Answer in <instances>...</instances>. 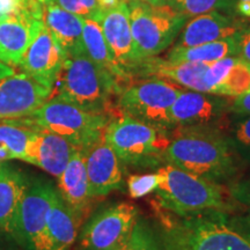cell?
Returning a JSON list of instances; mask_svg holds the SVG:
<instances>
[{
  "label": "cell",
  "instance_id": "6da1fadb",
  "mask_svg": "<svg viewBox=\"0 0 250 250\" xmlns=\"http://www.w3.org/2000/svg\"><path fill=\"white\" fill-rule=\"evenodd\" d=\"M177 217L162 225V250H250L249 230L224 212Z\"/></svg>",
  "mask_w": 250,
  "mask_h": 250
},
{
  "label": "cell",
  "instance_id": "7a4b0ae2",
  "mask_svg": "<svg viewBox=\"0 0 250 250\" xmlns=\"http://www.w3.org/2000/svg\"><path fill=\"white\" fill-rule=\"evenodd\" d=\"M165 164L214 183L229 179L236 169L230 143L206 129H183L171 137Z\"/></svg>",
  "mask_w": 250,
  "mask_h": 250
},
{
  "label": "cell",
  "instance_id": "3957f363",
  "mask_svg": "<svg viewBox=\"0 0 250 250\" xmlns=\"http://www.w3.org/2000/svg\"><path fill=\"white\" fill-rule=\"evenodd\" d=\"M122 89L123 87L110 73L86 54H80L65 58L52 94L86 111L110 116L114 109L112 99Z\"/></svg>",
  "mask_w": 250,
  "mask_h": 250
},
{
  "label": "cell",
  "instance_id": "277c9868",
  "mask_svg": "<svg viewBox=\"0 0 250 250\" xmlns=\"http://www.w3.org/2000/svg\"><path fill=\"white\" fill-rule=\"evenodd\" d=\"M156 176L154 193L159 205L175 215L224 212L226 208V198L219 183L201 179L169 164L158 167Z\"/></svg>",
  "mask_w": 250,
  "mask_h": 250
},
{
  "label": "cell",
  "instance_id": "5b68a950",
  "mask_svg": "<svg viewBox=\"0 0 250 250\" xmlns=\"http://www.w3.org/2000/svg\"><path fill=\"white\" fill-rule=\"evenodd\" d=\"M104 138L123 166L138 168L165 165V153L170 142L169 132L126 115L110 118Z\"/></svg>",
  "mask_w": 250,
  "mask_h": 250
},
{
  "label": "cell",
  "instance_id": "8992f818",
  "mask_svg": "<svg viewBox=\"0 0 250 250\" xmlns=\"http://www.w3.org/2000/svg\"><path fill=\"white\" fill-rule=\"evenodd\" d=\"M110 116L83 110L70 102L51 96L30 116L21 118L66 139L74 147L85 149L101 138Z\"/></svg>",
  "mask_w": 250,
  "mask_h": 250
},
{
  "label": "cell",
  "instance_id": "52a82bcc",
  "mask_svg": "<svg viewBox=\"0 0 250 250\" xmlns=\"http://www.w3.org/2000/svg\"><path fill=\"white\" fill-rule=\"evenodd\" d=\"M127 6L133 42L142 61L160 55L173 44L188 21L186 15L166 4L134 0Z\"/></svg>",
  "mask_w": 250,
  "mask_h": 250
},
{
  "label": "cell",
  "instance_id": "ba28073f",
  "mask_svg": "<svg viewBox=\"0 0 250 250\" xmlns=\"http://www.w3.org/2000/svg\"><path fill=\"white\" fill-rule=\"evenodd\" d=\"M182 88L170 81L159 78H146L130 83L118 94L116 108L143 123L164 131L173 129L170 109Z\"/></svg>",
  "mask_w": 250,
  "mask_h": 250
},
{
  "label": "cell",
  "instance_id": "9c48e42d",
  "mask_svg": "<svg viewBox=\"0 0 250 250\" xmlns=\"http://www.w3.org/2000/svg\"><path fill=\"white\" fill-rule=\"evenodd\" d=\"M57 188L49 181L29 183L12 224L11 237L22 250H48V219Z\"/></svg>",
  "mask_w": 250,
  "mask_h": 250
},
{
  "label": "cell",
  "instance_id": "30bf717a",
  "mask_svg": "<svg viewBox=\"0 0 250 250\" xmlns=\"http://www.w3.org/2000/svg\"><path fill=\"white\" fill-rule=\"evenodd\" d=\"M139 217L138 208L129 202L103 208L78 234V250H121Z\"/></svg>",
  "mask_w": 250,
  "mask_h": 250
},
{
  "label": "cell",
  "instance_id": "8fae6325",
  "mask_svg": "<svg viewBox=\"0 0 250 250\" xmlns=\"http://www.w3.org/2000/svg\"><path fill=\"white\" fill-rule=\"evenodd\" d=\"M227 112H230L229 98L182 89L170 109V122L173 129H208Z\"/></svg>",
  "mask_w": 250,
  "mask_h": 250
},
{
  "label": "cell",
  "instance_id": "7c38bea8",
  "mask_svg": "<svg viewBox=\"0 0 250 250\" xmlns=\"http://www.w3.org/2000/svg\"><path fill=\"white\" fill-rule=\"evenodd\" d=\"M52 96V89L41 85L24 72L0 79V121L30 116Z\"/></svg>",
  "mask_w": 250,
  "mask_h": 250
},
{
  "label": "cell",
  "instance_id": "4fadbf2b",
  "mask_svg": "<svg viewBox=\"0 0 250 250\" xmlns=\"http://www.w3.org/2000/svg\"><path fill=\"white\" fill-rule=\"evenodd\" d=\"M99 23L115 62L132 80L143 61L137 54L133 42L129 6L122 1L107 9L100 17Z\"/></svg>",
  "mask_w": 250,
  "mask_h": 250
},
{
  "label": "cell",
  "instance_id": "5bb4252c",
  "mask_svg": "<svg viewBox=\"0 0 250 250\" xmlns=\"http://www.w3.org/2000/svg\"><path fill=\"white\" fill-rule=\"evenodd\" d=\"M81 151L85 155L89 195L92 198L104 197L121 189L124 179V166L105 140L104 133L101 138Z\"/></svg>",
  "mask_w": 250,
  "mask_h": 250
},
{
  "label": "cell",
  "instance_id": "9a60e30c",
  "mask_svg": "<svg viewBox=\"0 0 250 250\" xmlns=\"http://www.w3.org/2000/svg\"><path fill=\"white\" fill-rule=\"evenodd\" d=\"M65 58L64 51L44 26L27 49L19 67L21 72L54 92Z\"/></svg>",
  "mask_w": 250,
  "mask_h": 250
},
{
  "label": "cell",
  "instance_id": "2e32d148",
  "mask_svg": "<svg viewBox=\"0 0 250 250\" xmlns=\"http://www.w3.org/2000/svg\"><path fill=\"white\" fill-rule=\"evenodd\" d=\"M247 22L234 14L213 11L188 19L174 46L189 48L235 36Z\"/></svg>",
  "mask_w": 250,
  "mask_h": 250
},
{
  "label": "cell",
  "instance_id": "e0dca14e",
  "mask_svg": "<svg viewBox=\"0 0 250 250\" xmlns=\"http://www.w3.org/2000/svg\"><path fill=\"white\" fill-rule=\"evenodd\" d=\"M34 129L35 131L28 149L26 162L42 168L52 176L59 177L77 147L58 134L37 126H34Z\"/></svg>",
  "mask_w": 250,
  "mask_h": 250
},
{
  "label": "cell",
  "instance_id": "ac0fdd59",
  "mask_svg": "<svg viewBox=\"0 0 250 250\" xmlns=\"http://www.w3.org/2000/svg\"><path fill=\"white\" fill-rule=\"evenodd\" d=\"M208 66V64L202 62H171L155 56L144 59L137 70L136 77L159 78L187 89L208 93L203 81Z\"/></svg>",
  "mask_w": 250,
  "mask_h": 250
},
{
  "label": "cell",
  "instance_id": "d6986e66",
  "mask_svg": "<svg viewBox=\"0 0 250 250\" xmlns=\"http://www.w3.org/2000/svg\"><path fill=\"white\" fill-rule=\"evenodd\" d=\"M57 180V190L62 201L81 220H83L93 198L89 195L85 155L81 149H74L67 166Z\"/></svg>",
  "mask_w": 250,
  "mask_h": 250
},
{
  "label": "cell",
  "instance_id": "ffe728a7",
  "mask_svg": "<svg viewBox=\"0 0 250 250\" xmlns=\"http://www.w3.org/2000/svg\"><path fill=\"white\" fill-rule=\"evenodd\" d=\"M43 22L65 56L85 54L83 43V19L65 11L51 0H42Z\"/></svg>",
  "mask_w": 250,
  "mask_h": 250
},
{
  "label": "cell",
  "instance_id": "44dd1931",
  "mask_svg": "<svg viewBox=\"0 0 250 250\" xmlns=\"http://www.w3.org/2000/svg\"><path fill=\"white\" fill-rule=\"evenodd\" d=\"M29 183L20 170L0 162V233L6 236L11 237L12 224Z\"/></svg>",
  "mask_w": 250,
  "mask_h": 250
},
{
  "label": "cell",
  "instance_id": "7402d4cb",
  "mask_svg": "<svg viewBox=\"0 0 250 250\" xmlns=\"http://www.w3.org/2000/svg\"><path fill=\"white\" fill-rule=\"evenodd\" d=\"M83 220L65 204L58 190L48 219V250H68L76 242Z\"/></svg>",
  "mask_w": 250,
  "mask_h": 250
},
{
  "label": "cell",
  "instance_id": "603a6c76",
  "mask_svg": "<svg viewBox=\"0 0 250 250\" xmlns=\"http://www.w3.org/2000/svg\"><path fill=\"white\" fill-rule=\"evenodd\" d=\"M83 43L85 54L96 65H99L103 70L110 73L121 83L123 88L127 83H131L130 78L118 66L117 62L112 57L99 21L93 20V19H83Z\"/></svg>",
  "mask_w": 250,
  "mask_h": 250
},
{
  "label": "cell",
  "instance_id": "cb8c5ba5",
  "mask_svg": "<svg viewBox=\"0 0 250 250\" xmlns=\"http://www.w3.org/2000/svg\"><path fill=\"white\" fill-rule=\"evenodd\" d=\"M237 44L236 35L228 39L214 41L205 44L189 46V48H179L173 46L168 52L167 58L171 62H190L210 64V62L220 61V59L236 56Z\"/></svg>",
  "mask_w": 250,
  "mask_h": 250
},
{
  "label": "cell",
  "instance_id": "d4e9b609",
  "mask_svg": "<svg viewBox=\"0 0 250 250\" xmlns=\"http://www.w3.org/2000/svg\"><path fill=\"white\" fill-rule=\"evenodd\" d=\"M34 131L33 125L21 118L0 121V146L8 153L11 159L26 161Z\"/></svg>",
  "mask_w": 250,
  "mask_h": 250
},
{
  "label": "cell",
  "instance_id": "484cf974",
  "mask_svg": "<svg viewBox=\"0 0 250 250\" xmlns=\"http://www.w3.org/2000/svg\"><path fill=\"white\" fill-rule=\"evenodd\" d=\"M250 92V64L237 57L218 90V95L237 98Z\"/></svg>",
  "mask_w": 250,
  "mask_h": 250
},
{
  "label": "cell",
  "instance_id": "4316f807",
  "mask_svg": "<svg viewBox=\"0 0 250 250\" xmlns=\"http://www.w3.org/2000/svg\"><path fill=\"white\" fill-rule=\"evenodd\" d=\"M164 4L176 9L188 19L213 11L233 14V0H165Z\"/></svg>",
  "mask_w": 250,
  "mask_h": 250
},
{
  "label": "cell",
  "instance_id": "83f0119b",
  "mask_svg": "<svg viewBox=\"0 0 250 250\" xmlns=\"http://www.w3.org/2000/svg\"><path fill=\"white\" fill-rule=\"evenodd\" d=\"M121 250H162L160 232L143 218H138L132 233Z\"/></svg>",
  "mask_w": 250,
  "mask_h": 250
},
{
  "label": "cell",
  "instance_id": "f1b7e54d",
  "mask_svg": "<svg viewBox=\"0 0 250 250\" xmlns=\"http://www.w3.org/2000/svg\"><path fill=\"white\" fill-rule=\"evenodd\" d=\"M51 1L78 17L99 21L103 12L118 5L123 0H51Z\"/></svg>",
  "mask_w": 250,
  "mask_h": 250
},
{
  "label": "cell",
  "instance_id": "f546056e",
  "mask_svg": "<svg viewBox=\"0 0 250 250\" xmlns=\"http://www.w3.org/2000/svg\"><path fill=\"white\" fill-rule=\"evenodd\" d=\"M236 61V56H230V57L223 58L220 61L208 64L204 73V78H203V81H204V85L206 87V92L217 94L218 95V90L220 88L221 83H223L230 67L235 64Z\"/></svg>",
  "mask_w": 250,
  "mask_h": 250
},
{
  "label": "cell",
  "instance_id": "4dcf8cb0",
  "mask_svg": "<svg viewBox=\"0 0 250 250\" xmlns=\"http://www.w3.org/2000/svg\"><path fill=\"white\" fill-rule=\"evenodd\" d=\"M158 176L154 174L131 175L127 180V191L132 198H143L155 191Z\"/></svg>",
  "mask_w": 250,
  "mask_h": 250
},
{
  "label": "cell",
  "instance_id": "1f68e13d",
  "mask_svg": "<svg viewBox=\"0 0 250 250\" xmlns=\"http://www.w3.org/2000/svg\"><path fill=\"white\" fill-rule=\"evenodd\" d=\"M233 148L250 153V115L241 116L233 127Z\"/></svg>",
  "mask_w": 250,
  "mask_h": 250
},
{
  "label": "cell",
  "instance_id": "d6a6232c",
  "mask_svg": "<svg viewBox=\"0 0 250 250\" xmlns=\"http://www.w3.org/2000/svg\"><path fill=\"white\" fill-rule=\"evenodd\" d=\"M236 57L250 64V23H247L236 34Z\"/></svg>",
  "mask_w": 250,
  "mask_h": 250
},
{
  "label": "cell",
  "instance_id": "836d02e7",
  "mask_svg": "<svg viewBox=\"0 0 250 250\" xmlns=\"http://www.w3.org/2000/svg\"><path fill=\"white\" fill-rule=\"evenodd\" d=\"M230 112H234L239 116L250 115V92L234 98L230 101Z\"/></svg>",
  "mask_w": 250,
  "mask_h": 250
},
{
  "label": "cell",
  "instance_id": "e575fe53",
  "mask_svg": "<svg viewBox=\"0 0 250 250\" xmlns=\"http://www.w3.org/2000/svg\"><path fill=\"white\" fill-rule=\"evenodd\" d=\"M233 14L241 19H250V0H233Z\"/></svg>",
  "mask_w": 250,
  "mask_h": 250
},
{
  "label": "cell",
  "instance_id": "d590c367",
  "mask_svg": "<svg viewBox=\"0 0 250 250\" xmlns=\"http://www.w3.org/2000/svg\"><path fill=\"white\" fill-rule=\"evenodd\" d=\"M0 250H19V246L13 239L0 233Z\"/></svg>",
  "mask_w": 250,
  "mask_h": 250
},
{
  "label": "cell",
  "instance_id": "8d00e7d4",
  "mask_svg": "<svg viewBox=\"0 0 250 250\" xmlns=\"http://www.w3.org/2000/svg\"><path fill=\"white\" fill-rule=\"evenodd\" d=\"M15 73L14 68L8 66V65H6L2 62L1 61H0V79L4 77H7V76H11V74Z\"/></svg>",
  "mask_w": 250,
  "mask_h": 250
},
{
  "label": "cell",
  "instance_id": "74e56055",
  "mask_svg": "<svg viewBox=\"0 0 250 250\" xmlns=\"http://www.w3.org/2000/svg\"><path fill=\"white\" fill-rule=\"evenodd\" d=\"M242 225L250 232V202H249V206H248V213H247V218L242 221Z\"/></svg>",
  "mask_w": 250,
  "mask_h": 250
},
{
  "label": "cell",
  "instance_id": "f35d334b",
  "mask_svg": "<svg viewBox=\"0 0 250 250\" xmlns=\"http://www.w3.org/2000/svg\"><path fill=\"white\" fill-rule=\"evenodd\" d=\"M140 1L146 2L149 5H164L165 0H140Z\"/></svg>",
  "mask_w": 250,
  "mask_h": 250
},
{
  "label": "cell",
  "instance_id": "ab89813d",
  "mask_svg": "<svg viewBox=\"0 0 250 250\" xmlns=\"http://www.w3.org/2000/svg\"><path fill=\"white\" fill-rule=\"evenodd\" d=\"M123 1L126 2V4H129V2H131V1H134V0H123Z\"/></svg>",
  "mask_w": 250,
  "mask_h": 250
}]
</instances>
